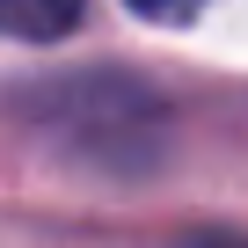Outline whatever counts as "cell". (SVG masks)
<instances>
[{
  "label": "cell",
  "mask_w": 248,
  "mask_h": 248,
  "mask_svg": "<svg viewBox=\"0 0 248 248\" xmlns=\"http://www.w3.org/2000/svg\"><path fill=\"white\" fill-rule=\"evenodd\" d=\"M80 8L88 0H0V37H30V44L66 37L80 22Z\"/></svg>",
  "instance_id": "obj_1"
},
{
  "label": "cell",
  "mask_w": 248,
  "mask_h": 248,
  "mask_svg": "<svg viewBox=\"0 0 248 248\" xmlns=\"http://www.w3.org/2000/svg\"><path fill=\"white\" fill-rule=\"evenodd\" d=\"M124 8H132V15H146V22H190L204 0H124Z\"/></svg>",
  "instance_id": "obj_2"
},
{
  "label": "cell",
  "mask_w": 248,
  "mask_h": 248,
  "mask_svg": "<svg viewBox=\"0 0 248 248\" xmlns=\"http://www.w3.org/2000/svg\"><path fill=\"white\" fill-rule=\"evenodd\" d=\"M212 248H248V241H212Z\"/></svg>",
  "instance_id": "obj_3"
}]
</instances>
